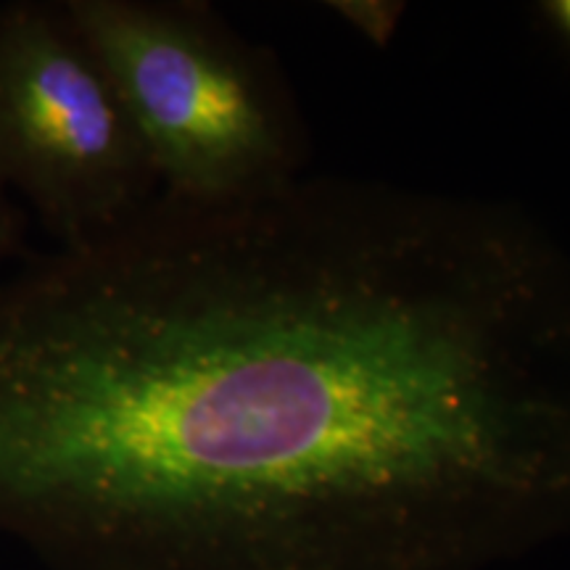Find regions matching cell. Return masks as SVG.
Here are the masks:
<instances>
[{"label": "cell", "mask_w": 570, "mask_h": 570, "mask_svg": "<svg viewBox=\"0 0 570 570\" xmlns=\"http://www.w3.org/2000/svg\"><path fill=\"white\" fill-rule=\"evenodd\" d=\"M130 114L159 194L235 202L304 175L309 130L269 48L202 0H67Z\"/></svg>", "instance_id": "obj_2"}, {"label": "cell", "mask_w": 570, "mask_h": 570, "mask_svg": "<svg viewBox=\"0 0 570 570\" xmlns=\"http://www.w3.org/2000/svg\"><path fill=\"white\" fill-rule=\"evenodd\" d=\"M327 9L338 13L354 32H360L375 48H389L407 6L396 0H336V3H327Z\"/></svg>", "instance_id": "obj_4"}, {"label": "cell", "mask_w": 570, "mask_h": 570, "mask_svg": "<svg viewBox=\"0 0 570 570\" xmlns=\"http://www.w3.org/2000/svg\"><path fill=\"white\" fill-rule=\"evenodd\" d=\"M541 13L550 21L552 30L560 35L562 40L570 42V0H550V3L541 6Z\"/></svg>", "instance_id": "obj_6"}, {"label": "cell", "mask_w": 570, "mask_h": 570, "mask_svg": "<svg viewBox=\"0 0 570 570\" xmlns=\"http://www.w3.org/2000/svg\"><path fill=\"white\" fill-rule=\"evenodd\" d=\"M27 244V212L11 198L6 190H0V265L9 259L24 256Z\"/></svg>", "instance_id": "obj_5"}, {"label": "cell", "mask_w": 570, "mask_h": 570, "mask_svg": "<svg viewBox=\"0 0 570 570\" xmlns=\"http://www.w3.org/2000/svg\"><path fill=\"white\" fill-rule=\"evenodd\" d=\"M0 190L56 246L125 225L159 196L130 114L67 0L0 6Z\"/></svg>", "instance_id": "obj_3"}, {"label": "cell", "mask_w": 570, "mask_h": 570, "mask_svg": "<svg viewBox=\"0 0 570 570\" xmlns=\"http://www.w3.org/2000/svg\"><path fill=\"white\" fill-rule=\"evenodd\" d=\"M570 531V262L518 206L159 194L0 277V537L46 570H494Z\"/></svg>", "instance_id": "obj_1"}]
</instances>
